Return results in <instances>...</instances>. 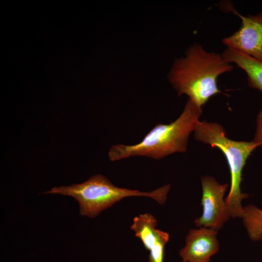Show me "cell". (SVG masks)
<instances>
[{
    "instance_id": "6da1fadb",
    "label": "cell",
    "mask_w": 262,
    "mask_h": 262,
    "mask_svg": "<svg viewBox=\"0 0 262 262\" xmlns=\"http://www.w3.org/2000/svg\"><path fill=\"white\" fill-rule=\"evenodd\" d=\"M222 54L209 52L197 43L190 46L185 56L175 60L168 80L179 96L185 94L199 107L220 93L218 77L233 67Z\"/></svg>"
},
{
    "instance_id": "7a4b0ae2",
    "label": "cell",
    "mask_w": 262,
    "mask_h": 262,
    "mask_svg": "<svg viewBox=\"0 0 262 262\" xmlns=\"http://www.w3.org/2000/svg\"><path fill=\"white\" fill-rule=\"evenodd\" d=\"M201 114V107L188 99L176 120L168 124H157L136 144L112 146L109 158L115 161L138 156L159 160L176 152H185L189 136L194 131Z\"/></svg>"
},
{
    "instance_id": "3957f363",
    "label": "cell",
    "mask_w": 262,
    "mask_h": 262,
    "mask_svg": "<svg viewBox=\"0 0 262 262\" xmlns=\"http://www.w3.org/2000/svg\"><path fill=\"white\" fill-rule=\"evenodd\" d=\"M170 187V184H166L152 191L142 192L118 187L104 176L97 174L82 183L55 187L45 194L71 196L79 203L81 215L95 218L102 211L128 197H148L163 205L166 200Z\"/></svg>"
},
{
    "instance_id": "277c9868",
    "label": "cell",
    "mask_w": 262,
    "mask_h": 262,
    "mask_svg": "<svg viewBox=\"0 0 262 262\" xmlns=\"http://www.w3.org/2000/svg\"><path fill=\"white\" fill-rule=\"evenodd\" d=\"M194 137L213 147L219 148L225 156L230 174V188L225 198L226 204L231 217L242 218L244 213L242 201L249 196L241 191L242 171L249 156L262 145L254 141L231 140L226 136L221 125L206 121H198L194 131Z\"/></svg>"
},
{
    "instance_id": "5b68a950",
    "label": "cell",
    "mask_w": 262,
    "mask_h": 262,
    "mask_svg": "<svg viewBox=\"0 0 262 262\" xmlns=\"http://www.w3.org/2000/svg\"><path fill=\"white\" fill-rule=\"evenodd\" d=\"M202 215L195 220L196 226L217 231L231 217L227 207L225 193L227 183L221 184L212 177L201 178Z\"/></svg>"
},
{
    "instance_id": "8992f818",
    "label": "cell",
    "mask_w": 262,
    "mask_h": 262,
    "mask_svg": "<svg viewBox=\"0 0 262 262\" xmlns=\"http://www.w3.org/2000/svg\"><path fill=\"white\" fill-rule=\"evenodd\" d=\"M242 19L240 28L225 37L223 43L229 48L262 62V13L243 16L235 12Z\"/></svg>"
},
{
    "instance_id": "52a82bcc",
    "label": "cell",
    "mask_w": 262,
    "mask_h": 262,
    "mask_svg": "<svg viewBox=\"0 0 262 262\" xmlns=\"http://www.w3.org/2000/svg\"><path fill=\"white\" fill-rule=\"evenodd\" d=\"M217 231L199 228L191 229L185 238V245L179 251L184 262H210L219 250Z\"/></svg>"
},
{
    "instance_id": "ba28073f",
    "label": "cell",
    "mask_w": 262,
    "mask_h": 262,
    "mask_svg": "<svg viewBox=\"0 0 262 262\" xmlns=\"http://www.w3.org/2000/svg\"><path fill=\"white\" fill-rule=\"evenodd\" d=\"M222 55L228 62L236 64L245 71L250 87L262 92V62L229 48Z\"/></svg>"
},
{
    "instance_id": "9c48e42d",
    "label": "cell",
    "mask_w": 262,
    "mask_h": 262,
    "mask_svg": "<svg viewBox=\"0 0 262 262\" xmlns=\"http://www.w3.org/2000/svg\"><path fill=\"white\" fill-rule=\"evenodd\" d=\"M157 219L149 213L140 214L133 219L131 229L148 251L152 248L164 232L157 229Z\"/></svg>"
},
{
    "instance_id": "30bf717a",
    "label": "cell",
    "mask_w": 262,
    "mask_h": 262,
    "mask_svg": "<svg viewBox=\"0 0 262 262\" xmlns=\"http://www.w3.org/2000/svg\"><path fill=\"white\" fill-rule=\"evenodd\" d=\"M243 223L249 238L257 242L262 240V209L254 205L244 207Z\"/></svg>"
},
{
    "instance_id": "8fae6325",
    "label": "cell",
    "mask_w": 262,
    "mask_h": 262,
    "mask_svg": "<svg viewBox=\"0 0 262 262\" xmlns=\"http://www.w3.org/2000/svg\"><path fill=\"white\" fill-rule=\"evenodd\" d=\"M169 240L168 233L164 231L159 239L149 251V262H164V247Z\"/></svg>"
},
{
    "instance_id": "7c38bea8",
    "label": "cell",
    "mask_w": 262,
    "mask_h": 262,
    "mask_svg": "<svg viewBox=\"0 0 262 262\" xmlns=\"http://www.w3.org/2000/svg\"><path fill=\"white\" fill-rule=\"evenodd\" d=\"M254 141L262 145V110L258 113L256 121V131Z\"/></svg>"
},
{
    "instance_id": "4fadbf2b",
    "label": "cell",
    "mask_w": 262,
    "mask_h": 262,
    "mask_svg": "<svg viewBox=\"0 0 262 262\" xmlns=\"http://www.w3.org/2000/svg\"><path fill=\"white\" fill-rule=\"evenodd\" d=\"M181 262H184L181 261Z\"/></svg>"
}]
</instances>
